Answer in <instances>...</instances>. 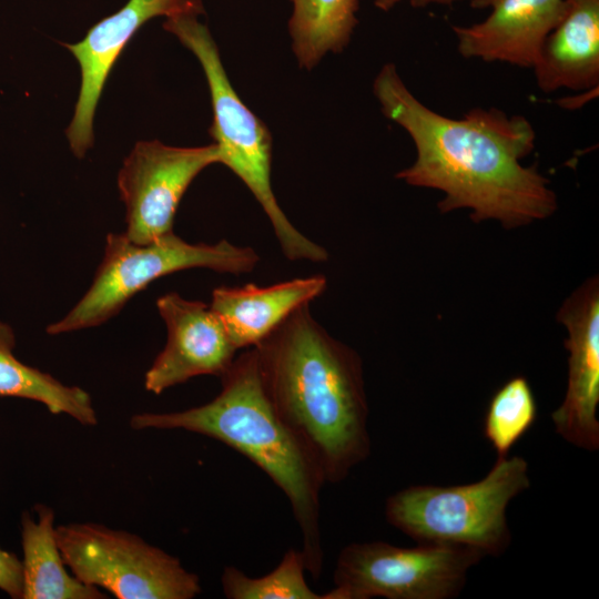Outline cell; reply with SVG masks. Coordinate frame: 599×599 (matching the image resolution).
Segmentation results:
<instances>
[{"mask_svg": "<svg viewBox=\"0 0 599 599\" xmlns=\"http://www.w3.org/2000/svg\"><path fill=\"white\" fill-rule=\"evenodd\" d=\"M373 92L383 114L415 144V162L396 177L444 192L441 213L469 209L474 222L496 220L515 229L557 210L549 180L536 165L520 162L536 143V132L524 115L497 108L471 109L460 119L441 115L409 91L393 63L380 69Z\"/></svg>", "mask_w": 599, "mask_h": 599, "instance_id": "obj_1", "label": "cell"}, {"mask_svg": "<svg viewBox=\"0 0 599 599\" xmlns=\"http://www.w3.org/2000/svg\"><path fill=\"white\" fill-rule=\"evenodd\" d=\"M264 388L326 484L343 481L370 454L363 363L313 317L309 304L254 346Z\"/></svg>", "mask_w": 599, "mask_h": 599, "instance_id": "obj_2", "label": "cell"}, {"mask_svg": "<svg viewBox=\"0 0 599 599\" xmlns=\"http://www.w3.org/2000/svg\"><path fill=\"white\" fill-rule=\"evenodd\" d=\"M211 402L181 412L133 415L134 429H183L214 438L256 465L286 496L302 535L306 571L321 576V491L326 485L316 463L277 415L260 374L257 354L247 348L220 377Z\"/></svg>", "mask_w": 599, "mask_h": 599, "instance_id": "obj_3", "label": "cell"}, {"mask_svg": "<svg viewBox=\"0 0 599 599\" xmlns=\"http://www.w3.org/2000/svg\"><path fill=\"white\" fill-rule=\"evenodd\" d=\"M163 28L196 57L204 71L213 109L209 133L217 145L220 163L227 166L260 203L288 260L325 262L327 251L303 235L278 205L271 183V132L234 90L206 26L197 21V16L184 14L167 18Z\"/></svg>", "mask_w": 599, "mask_h": 599, "instance_id": "obj_4", "label": "cell"}, {"mask_svg": "<svg viewBox=\"0 0 599 599\" xmlns=\"http://www.w3.org/2000/svg\"><path fill=\"white\" fill-rule=\"evenodd\" d=\"M530 486L528 463L497 457L480 480L459 486L416 485L389 496L387 521L418 544H441L499 556L509 546V502Z\"/></svg>", "mask_w": 599, "mask_h": 599, "instance_id": "obj_5", "label": "cell"}, {"mask_svg": "<svg viewBox=\"0 0 599 599\" xmlns=\"http://www.w3.org/2000/svg\"><path fill=\"white\" fill-rule=\"evenodd\" d=\"M258 261L252 247L237 246L226 240L192 244L172 231L150 243L136 244L123 233H111L91 286L64 317L47 327V332L59 335L103 324L161 276L194 267L241 275L252 272Z\"/></svg>", "mask_w": 599, "mask_h": 599, "instance_id": "obj_6", "label": "cell"}, {"mask_svg": "<svg viewBox=\"0 0 599 599\" xmlns=\"http://www.w3.org/2000/svg\"><path fill=\"white\" fill-rule=\"evenodd\" d=\"M55 537L73 576L119 599H192L202 591L176 557L131 532L77 522L55 527Z\"/></svg>", "mask_w": 599, "mask_h": 599, "instance_id": "obj_7", "label": "cell"}, {"mask_svg": "<svg viewBox=\"0 0 599 599\" xmlns=\"http://www.w3.org/2000/svg\"><path fill=\"white\" fill-rule=\"evenodd\" d=\"M484 557L453 545L404 548L385 541L352 542L338 555L327 599H451Z\"/></svg>", "mask_w": 599, "mask_h": 599, "instance_id": "obj_8", "label": "cell"}, {"mask_svg": "<svg viewBox=\"0 0 599 599\" xmlns=\"http://www.w3.org/2000/svg\"><path fill=\"white\" fill-rule=\"evenodd\" d=\"M220 163L215 143L177 148L158 140L140 141L126 156L118 175L125 205L126 230L136 244L150 243L173 231L179 203L196 175Z\"/></svg>", "mask_w": 599, "mask_h": 599, "instance_id": "obj_9", "label": "cell"}, {"mask_svg": "<svg viewBox=\"0 0 599 599\" xmlns=\"http://www.w3.org/2000/svg\"><path fill=\"white\" fill-rule=\"evenodd\" d=\"M203 12L201 0H129L119 11L91 27L81 41L62 43L81 70L79 97L65 132L74 155L84 156L93 144V120L105 81L135 32L155 17L167 19Z\"/></svg>", "mask_w": 599, "mask_h": 599, "instance_id": "obj_10", "label": "cell"}, {"mask_svg": "<svg viewBox=\"0 0 599 599\" xmlns=\"http://www.w3.org/2000/svg\"><path fill=\"white\" fill-rule=\"evenodd\" d=\"M557 319L566 327L568 380L562 403L551 414L556 433L569 444L599 449V282H583L561 305Z\"/></svg>", "mask_w": 599, "mask_h": 599, "instance_id": "obj_11", "label": "cell"}, {"mask_svg": "<svg viewBox=\"0 0 599 599\" xmlns=\"http://www.w3.org/2000/svg\"><path fill=\"white\" fill-rule=\"evenodd\" d=\"M165 323V346L144 377L145 389L161 394L200 375L221 377L232 365L236 347L210 305L175 292L156 301Z\"/></svg>", "mask_w": 599, "mask_h": 599, "instance_id": "obj_12", "label": "cell"}, {"mask_svg": "<svg viewBox=\"0 0 599 599\" xmlns=\"http://www.w3.org/2000/svg\"><path fill=\"white\" fill-rule=\"evenodd\" d=\"M469 3L474 9L491 11L481 22L453 26L460 55L520 68H532L565 7V0H470Z\"/></svg>", "mask_w": 599, "mask_h": 599, "instance_id": "obj_13", "label": "cell"}, {"mask_svg": "<svg viewBox=\"0 0 599 599\" xmlns=\"http://www.w3.org/2000/svg\"><path fill=\"white\" fill-rule=\"evenodd\" d=\"M326 287L327 280L323 275L263 287L255 284L221 286L213 291L210 307L238 351L260 344L297 308L321 296Z\"/></svg>", "mask_w": 599, "mask_h": 599, "instance_id": "obj_14", "label": "cell"}, {"mask_svg": "<svg viewBox=\"0 0 599 599\" xmlns=\"http://www.w3.org/2000/svg\"><path fill=\"white\" fill-rule=\"evenodd\" d=\"M545 93L599 84V0H565L564 12L531 68Z\"/></svg>", "mask_w": 599, "mask_h": 599, "instance_id": "obj_15", "label": "cell"}, {"mask_svg": "<svg viewBox=\"0 0 599 599\" xmlns=\"http://www.w3.org/2000/svg\"><path fill=\"white\" fill-rule=\"evenodd\" d=\"M34 510L37 519L28 512L21 517V599L106 598L99 588L68 572L55 537L53 510L44 505H37Z\"/></svg>", "mask_w": 599, "mask_h": 599, "instance_id": "obj_16", "label": "cell"}, {"mask_svg": "<svg viewBox=\"0 0 599 599\" xmlns=\"http://www.w3.org/2000/svg\"><path fill=\"white\" fill-rule=\"evenodd\" d=\"M13 347L12 328L0 322V396L35 400L52 414H67L83 426L97 425L92 399L84 389L64 385L22 363L14 356Z\"/></svg>", "mask_w": 599, "mask_h": 599, "instance_id": "obj_17", "label": "cell"}, {"mask_svg": "<svg viewBox=\"0 0 599 599\" xmlns=\"http://www.w3.org/2000/svg\"><path fill=\"white\" fill-rule=\"evenodd\" d=\"M292 49L300 68L312 70L327 52H341L358 23V0H291Z\"/></svg>", "mask_w": 599, "mask_h": 599, "instance_id": "obj_18", "label": "cell"}, {"mask_svg": "<svg viewBox=\"0 0 599 599\" xmlns=\"http://www.w3.org/2000/svg\"><path fill=\"white\" fill-rule=\"evenodd\" d=\"M305 558L302 550L288 549L271 572L250 577L236 567L224 568L221 583L229 599H327L313 591L305 580Z\"/></svg>", "mask_w": 599, "mask_h": 599, "instance_id": "obj_19", "label": "cell"}, {"mask_svg": "<svg viewBox=\"0 0 599 599\" xmlns=\"http://www.w3.org/2000/svg\"><path fill=\"white\" fill-rule=\"evenodd\" d=\"M537 403L526 377L507 380L491 397L484 419V436L498 457H507L512 446L532 427Z\"/></svg>", "mask_w": 599, "mask_h": 599, "instance_id": "obj_20", "label": "cell"}, {"mask_svg": "<svg viewBox=\"0 0 599 599\" xmlns=\"http://www.w3.org/2000/svg\"><path fill=\"white\" fill-rule=\"evenodd\" d=\"M22 588L21 560L16 554L0 548V590L13 599H21Z\"/></svg>", "mask_w": 599, "mask_h": 599, "instance_id": "obj_21", "label": "cell"}, {"mask_svg": "<svg viewBox=\"0 0 599 599\" xmlns=\"http://www.w3.org/2000/svg\"><path fill=\"white\" fill-rule=\"evenodd\" d=\"M402 1L404 0H375L374 6L383 11H388L389 9H392L393 7H395L397 3ZM456 1H461V0H409V3L415 8H420V7H426L429 4L449 6Z\"/></svg>", "mask_w": 599, "mask_h": 599, "instance_id": "obj_22", "label": "cell"}]
</instances>
